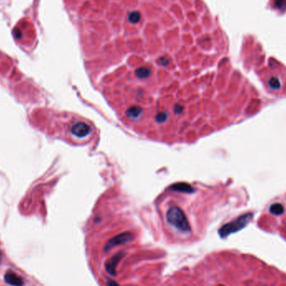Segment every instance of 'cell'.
<instances>
[{
	"instance_id": "cell-4",
	"label": "cell",
	"mask_w": 286,
	"mask_h": 286,
	"mask_svg": "<svg viewBox=\"0 0 286 286\" xmlns=\"http://www.w3.org/2000/svg\"><path fill=\"white\" fill-rule=\"evenodd\" d=\"M124 256H125V253L119 252V253H117L115 255H113L110 259L108 260L107 262L105 263V270L108 272V273H110L112 276L116 275V266L118 265V263H120V261Z\"/></svg>"
},
{
	"instance_id": "cell-7",
	"label": "cell",
	"mask_w": 286,
	"mask_h": 286,
	"mask_svg": "<svg viewBox=\"0 0 286 286\" xmlns=\"http://www.w3.org/2000/svg\"><path fill=\"white\" fill-rule=\"evenodd\" d=\"M128 20L129 22L133 24L139 23L141 20V14L138 11H132L128 14Z\"/></svg>"
},
{
	"instance_id": "cell-9",
	"label": "cell",
	"mask_w": 286,
	"mask_h": 286,
	"mask_svg": "<svg viewBox=\"0 0 286 286\" xmlns=\"http://www.w3.org/2000/svg\"><path fill=\"white\" fill-rule=\"evenodd\" d=\"M275 5L278 9H283L285 5V0H275Z\"/></svg>"
},
{
	"instance_id": "cell-8",
	"label": "cell",
	"mask_w": 286,
	"mask_h": 286,
	"mask_svg": "<svg viewBox=\"0 0 286 286\" xmlns=\"http://www.w3.org/2000/svg\"><path fill=\"white\" fill-rule=\"evenodd\" d=\"M269 86H270L272 90H274V91H277V90H279L280 87H281V82L280 81V80L276 77H272V78H270V80H269Z\"/></svg>"
},
{
	"instance_id": "cell-6",
	"label": "cell",
	"mask_w": 286,
	"mask_h": 286,
	"mask_svg": "<svg viewBox=\"0 0 286 286\" xmlns=\"http://www.w3.org/2000/svg\"><path fill=\"white\" fill-rule=\"evenodd\" d=\"M270 211L271 213L279 216V215L283 214L284 212V208L283 205L280 204L279 202H276V203H273L270 206Z\"/></svg>"
},
{
	"instance_id": "cell-3",
	"label": "cell",
	"mask_w": 286,
	"mask_h": 286,
	"mask_svg": "<svg viewBox=\"0 0 286 286\" xmlns=\"http://www.w3.org/2000/svg\"><path fill=\"white\" fill-rule=\"evenodd\" d=\"M133 238L134 234L132 233H130V232H126L124 234H120L117 236H115L114 238H112L106 243L105 246V250L108 251L110 248L115 247V246L129 243L130 241L133 239Z\"/></svg>"
},
{
	"instance_id": "cell-5",
	"label": "cell",
	"mask_w": 286,
	"mask_h": 286,
	"mask_svg": "<svg viewBox=\"0 0 286 286\" xmlns=\"http://www.w3.org/2000/svg\"><path fill=\"white\" fill-rule=\"evenodd\" d=\"M4 280L6 283L13 286H23L24 284L23 278L13 272H8L5 273Z\"/></svg>"
},
{
	"instance_id": "cell-11",
	"label": "cell",
	"mask_w": 286,
	"mask_h": 286,
	"mask_svg": "<svg viewBox=\"0 0 286 286\" xmlns=\"http://www.w3.org/2000/svg\"><path fill=\"white\" fill-rule=\"evenodd\" d=\"M219 286H223V285H219Z\"/></svg>"
},
{
	"instance_id": "cell-10",
	"label": "cell",
	"mask_w": 286,
	"mask_h": 286,
	"mask_svg": "<svg viewBox=\"0 0 286 286\" xmlns=\"http://www.w3.org/2000/svg\"><path fill=\"white\" fill-rule=\"evenodd\" d=\"M107 286H119V284L115 282L114 280H109L107 281Z\"/></svg>"
},
{
	"instance_id": "cell-1",
	"label": "cell",
	"mask_w": 286,
	"mask_h": 286,
	"mask_svg": "<svg viewBox=\"0 0 286 286\" xmlns=\"http://www.w3.org/2000/svg\"><path fill=\"white\" fill-rule=\"evenodd\" d=\"M166 217L167 222L177 230L184 233H188L191 231V227L188 218L184 211L180 207L177 206L171 207L167 210Z\"/></svg>"
},
{
	"instance_id": "cell-2",
	"label": "cell",
	"mask_w": 286,
	"mask_h": 286,
	"mask_svg": "<svg viewBox=\"0 0 286 286\" xmlns=\"http://www.w3.org/2000/svg\"><path fill=\"white\" fill-rule=\"evenodd\" d=\"M252 217H253L252 213H248V214L241 216L240 218H237L234 222H231L228 224L224 225L219 230L220 236L222 238H225L232 233H234V232H237V231L242 229L248 224V222L250 221Z\"/></svg>"
}]
</instances>
